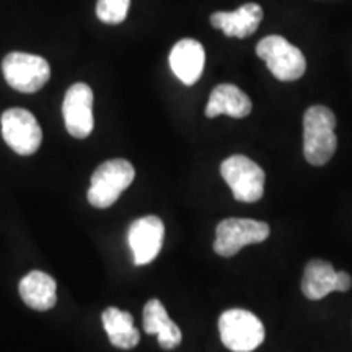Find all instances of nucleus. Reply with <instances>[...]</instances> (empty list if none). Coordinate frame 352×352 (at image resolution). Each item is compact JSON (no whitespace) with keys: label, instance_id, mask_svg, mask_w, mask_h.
Returning <instances> with one entry per match:
<instances>
[{"label":"nucleus","instance_id":"1","mask_svg":"<svg viewBox=\"0 0 352 352\" xmlns=\"http://www.w3.org/2000/svg\"><path fill=\"white\" fill-rule=\"evenodd\" d=\"M336 116L321 104L310 107L303 114V155L314 166L327 165L338 147L334 134Z\"/></svg>","mask_w":352,"mask_h":352},{"label":"nucleus","instance_id":"2","mask_svg":"<svg viewBox=\"0 0 352 352\" xmlns=\"http://www.w3.org/2000/svg\"><path fill=\"white\" fill-rule=\"evenodd\" d=\"M135 170L124 158H113L95 170L88 188V202L96 209H108L131 186Z\"/></svg>","mask_w":352,"mask_h":352},{"label":"nucleus","instance_id":"3","mask_svg":"<svg viewBox=\"0 0 352 352\" xmlns=\"http://www.w3.org/2000/svg\"><path fill=\"white\" fill-rule=\"evenodd\" d=\"M222 344L232 352H253L263 344L264 327L261 320L243 308H230L219 318Z\"/></svg>","mask_w":352,"mask_h":352},{"label":"nucleus","instance_id":"4","mask_svg":"<svg viewBox=\"0 0 352 352\" xmlns=\"http://www.w3.org/2000/svg\"><path fill=\"white\" fill-rule=\"evenodd\" d=\"M256 54L266 63L272 76L280 82H296L303 77L307 70L303 52L277 34L263 38L256 46Z\"/></svg>","mask_w":352,"mask_h":352},{"label":"nucleus","instance_id":"5","mask_svg":"<svg viewBox=\"0 0 352 352\" xmlns=\"http://www.w3.org/2000/svg\"><path fill=\"white\" fill-rule=\"evenodd\" d=\"M2 72L8 85L21 94H34L46 85L51 67L41 56L28 52H10L2 63Z\"/></svg>","mask_w":352,"mask_h":352},{"label":"nucleus","instance_id":"6","mask_svg":"<svg viewBox=\"0 0 352 352\" xmlns=\"http://www.w3.org/2000/svg\"><path fill=\"white\" fill-rule=\"evenodd\" d=\"M271 228L266 222L253 219H226L215 228L214 252L222 258L235 256L246 245L263 243Z\"/></svg>","mask_w":352,"mask_h":352},{"label":"nucleus","instance_id":"7","mask_svg":"<svg viewBox=\"0 0 352 352\" xmlns=\"http://www.w3.org/2000/svg\"><path fill=\"white\" fill-rule=\"evenodd\" d=\"M220 175L240 202H256L264 195V171L252 158L232 155L220 165Z\"/></svg>","mask_w":352,"mask_h":352},{"label":"nucleus","instance_id":"8","mask_svg":"<svg viewBox=\"0 0 352 352\" xmlns=\"http://www.w3.org/2000/svg\"><path fill=\"white\" fill-rule=\"evenodd\" d=\"M2 135L8 147L19 155H33L43 140L41 126L28 109L10 108L2 114Z\"/></svg>","mask_w":352,"mask_h":352},{"label":"nucleus","instance_id":"9","mask_svg":"<svg viewBox=\"0 0 352 352\" xmlns=\"http://www.w3.org/2000/svg\"><path fill=\"white\" fill-rule=\"evenodd\" d=\"M165 239V226L157 215H145L129 226L127 243L131 246L135 266L152 263L162 252Z\"/></svg>","mask_w":352,"mask_h":352},{"label":"nucleus","instance_id":"10","mask_svg":"<svg viewBox=\"0 0 352 352\" xmlns=\"http://www.w3.org/2000/svg\"><path fill=\"white\" fill-rule=\"evenodd\" d=\"M63 116L72 138L85 139L94 131V91L87 83H74L64 96Z\"/></svg>","mask_w":352,"mask_h":352},{"label":"nucleus","instance_id":"11","mask_svg":"<svg viewBox=\"0 0 352 352\" xmlns=\"http://www.w3.org/2000/svg\"><path fill=\"white\" fill-rule=\"evenodd\" d=\"M170 67L184 85H195L204 72L206 51L196 39L184 38L170 52Z\"/></svg>","mask_w":352,"mask_h":352},{"label":"nucleus","instance_id":"12","mask_svg":"<svg viewBox=\"0 0 352 352\" xmlns=\"http://www.w3.org/2000/svg\"><path fill=\"white\" fill-rule=\"evenodd\" d=\"M263 20V8L250 2L236 8L235 12H215L210 16V25L222 30L228 38H248L256 32Z\"/></svg>","mask_w":352,"mask_h":352},{"label":"nucleus","instance_id":"13","mask_svg":"<svg viewBox=\"0 0 352 352\" xmlns=\"http://www.w3.org/2000/svg\"><path fill=\"white\" fill-rule=\"evenodd\" d=\"M252 100L243 90L232 83H222L215 87L210 94L208 107H206V116L212 120L220 114H227L235 120H241L252 113Z\"/></svg>","mask_w":352,"mask_h":352},{"label":"nucleus","instance_id":"14","mask_svg":"<svg viewBox=\"0 0 352 352\" xmlns=\"http://www.w3.org/2000/svg\"><path fill=\"white\" fill-rule=\"evenodd\" d=\"M142 321L144 331L147 334H157L158 344H160L162 349L171 351L176 346H179V342L183 340L182 329L170 318L164 303L160 300L152 298V300L145 303Z\"/></svg>","mask_w":352,"mask_h":352},{"label":"nucleus","instance_id":"15","mask_svg":"<svg viewBox=\"0 0 352 352\" xmlns=\"http://www.w3.org/2000/svg\"><path fill=\"white\" fill-rule=\"evenodd\" d=\"M20 297L33 310H51L57 302L54 277L43 271H32L20 280Z\"/></svg>","mask_w":352,"mask_h":352},{"label":"nucleus","instance_id":"16","mask_svg":"<svg viewBox=\"0 0 352 352\" xmlns=\"http://www.w3.org/2000/svg\"><path fill=\"white\" fill-rule=\"evenodd\" d=\"M103 327L107 329L109 342L118 349H134L139 344L140 333L134 327V318L129 311L109 307L101 315Z\"/></svg>","mask_w":352,"mask_h":352},{"label":"nucleus","instance_id":"17","mask_svg":"<svg viewBox=\"0 0 352 352\" xmlns=\"http://www.w3.org/2000/svg\"><path fill=\"white\" fill-rule=\"evenodd\" d=\"M338 271L333 264L323 259H314L303 271L302 292L310 300H321L331 292H336Z\"/></svg>","mask_w":352,"mask_h":352},{"label":"nucleus","instance_id":"18","mask_svg":"<svg viewBox=\"0 0 352 352\" xmlns=\"http://www.w3.org/2000/svg\"><path fill=\"white\" fill-rule=\"evenodd\" d=\"M131 0H98L96 2V16L108 25H120L126 20Z\"/></svg>","mask_w":352,"mask_h":352},{"label":"nucleus","instance_id":"19","mask_svg":"<svg viewBox=\"0 0 352 352\" xmlns=\"http://www.w3.org/2000/svg\"><path fill=\"white\" fill-rule=\"evenodd\" d=\"M352 285V277L346 271H338L336 292H347Z\"/></svg>","mask_w":352,"mask_h":352}]
</instances>
